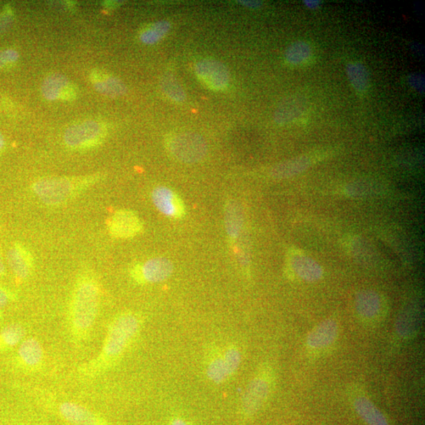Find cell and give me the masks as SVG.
<instances>
[{
  "mask_svg": "<svg viewBox=\"0 0 425 425\" xmlns=\"http://www.w3.org/2000/svg\"><path fill=\"white\" fill-rule=\"evenodd\" d=\"M310 165V160L306 157L290 160L274 168L273 175L276 177H285L303 171Z\"/></svg>",
  "mask_w": 425,
  "mask_h": 425,
  "instance_id": "27",
  "label": "cell"
},
{
  "mask_svg": "<svg viewBox=\"0 0 425 425\" xmlns=\"http://www.w3.org/2000/svg\"><path fill=\"white\" fill-rule=\"evenodd\" d=\"M16 295L9 288L0 284V310L5 308L10 303L15 301Z\"/></svg>",
  "mask_w": 425,
  "mask_h": 425,
  "instance_id": "29",
  "label": "cell"
},
{
  "mask_svg": "<svg viewBox=\"0 0 425 425\" xmlns=\"http://www.w3.org/2000/svg\"><path fill=\"white\" fill-rule=\"evenodd\" d=\"M356 309L357 314L365 321H377L382 314V301L376 293H363L357 296Z\"/></svg>",
  "mask_w": 425,
  "mask_h": 425,
  "instance_id": "18",
  "label": "cell"
},
{
  "mask_svg": "<svg viewBox=\"0 0 425 425\" xmlns=\"http://www.w3.org/2000/svg\"><path fill=\"white\" fill-rule=\"evenodd\" d=\"M43 97L48 100H59L72 97V86L67 77L60 74L49 75L41 86Z\"/></svg>",
  "mask_w": 425,
  "mask_h": 425,
  "instance_id": "16",
  "label": "cell"
},
{
  "mask_svg": "<svg viewBox=\"0 0 425 425\" xmlns=\"http://www.w3.org/2000/svg\"><path fill=\"white\" fill-rule=\"evenodd\" d=\"M238 3L244 6L245 8L251 10L259 9L262 6V3L260 1H248V0H244V1H238Z\"/></svg>",
  "mask_w": 425,
  "mask_h": 425,
  "instance_id": "32",
  "label": "cell"
},
{
  "mask_svg": "<svg viewBox=\"0 0 425 425\" xmlns=\"http://www.w3.org/2000/svg\"><path fill=\"white\" fill-rule=\"evenodd\" d=\"M26 338V329L18 323L10 324L0 330V354L19 346Z\"/></svg>",
  "mask_w": 425,
  "mask_h": 425,
  "instance_id": "22",
  "label": "cell"
},
{
  "mask_svg": "<svg viewBox=\"0 0 425 425\" xmlns=\"http://www.w3.org/2000/svg\"><path fill=\"white\" fill-rule=\"evenodd\" d=\"M170 425H189L184 419L180 417H176L172 419L170 422Z\"/></svg>",
  "mask_w": 425,
  "mask_h": 425,
  "instance_id": "35",
  "label": "cell"
},
{
  "mask_svg": "<svg viewBox=\"0 0 425 425\" xmlns=\"http://www.w3.org/2000/svg\"><path fill=\"white\" fill-rule=\"evenodd\" d=\"M161 88L165 96L172 101L182 103L186 99V93L175 77L167 75L162 77Z\"/></svg>",
  "mask_w": 425,
  "mask_h": 425,
  "instance_id": "26",
  "label": "cell"
},
{
  "mask_svg": "<svg viewBox=\"0 0 425 425\" xmlns=\"http://www.w3.org/2000/svg\"><path fill=\"white\" fill-rule=\"evenodd\" d=\"M7 260L10 270L21 281H26L32 275L34 259L23 244L15 243L11 246L8 251Z\"/></svg>",
  "mask_w": 425,
  "mask_h": 425,
  "instance_id": "14",
  "label": "cell"
},
{
  "mask_svg": "<svg viewBox=\"0 0 425 425\" xmlns=\"http://www.w3.org/2000/svg\"><path fill=\"white\" fill-rule=\"evenodd\" d=\"M152 199L155 208L166 216L181 218L186 214L183 200L169 188H155L152 194Z\"/></svg>",
  "mask_w": 425,
  "mask_h": 425,
  "instance_id": "12",
  "label": "cell"
},
{
  "mask_svg": "<svg viewBox=\"0 0 425 425\" xmlns=\"http://www.w3.org/2000/svg\"><path fill=\"white\" fill-rule=\"evenodd\" d=\"M338 334L337 322L328 319L311 330L306 338L307 348L314 352L326 350L335 342Z\"/></svg>",
  "mask_w": 425,
  "mask_h": 425,
  "instance_id": "13",
  "label": "cell"
},
{
  "mask_svg": "<svg viewBox=\"0 0 425 425\" xmlns=\"http://www.w3.org/2000/svg\"><path fill=\"white\" fill-rule=\"evenodd\" d=\"M195 72L199 81L212 91L226 90L230 82L227 67L215 59L199 61L195 66Z\"/></svg>",
  "mask_w": 425,
  "mask_h": 425,
  "instance_id": "9",
  "label": "cell"
},
{
  "mask_svg": "<svg viewBox=\"0 0 425 425\" xmlns=\"http://www.w3.org/2000/svg\"><path fill=\"white\" fill-rule=\"evenodd\" d=\"M408 81H409L410 86L415 89V90L420 93H424V78L422 75H411L409 78H408Z\"/></svg>",
  "mask_w": 425,
  "mask_h": 425,
  "instance_id": "30",
  "label": "cell"
},
{
  "mask_svg": "<svg viewBox=\"0 0 425 425\" xmlns=\"http://www.w3.org/2000/svg\"><path fill=\"white\" fill-rule=\"evenodd\" d=\"M225 221L228 239L233 244L239 239L243 228L241 211L233 200H229L226 205Z\"/></svg>",
  "mask_w": 425,
  "mask_h": 425,
  "instance_id": "21",
  "label": "cell"
},
{
  "mask_svg": "<svg viewBox=\"0 0 425 425\" xmlns=\"http://www.w3.org/2000/svg\"><path fill=\"white\" fill-rule=\"evenodd\" d=\"M142 326V318L135 312L125 311L116 315L108 324L99 354L78 368L80 376L92 379L113 370L136 342Z\"/></svg>",
  "mask_w": 425,
  "mask_h": 425,
  "instance_id": "1",
  "label": "cell"
},
{
  "mask_svg": "<svg viewBox=\"0 0 425 425\" xmlns=\"http://www.w3.org/2000/svg\"><path fill=\"white\" fill-rule=\"evenodd\" d=\"M108 227L112 237L130 239L141 233L143 224L135 212L123 209L111 216Z\"/></svg>",
  "mask_w": 425,
  "mask_h": 425,
  "instance_id": "11",
  "label": "cell"
},
{
  "mask_svg": "<svg viewBox=\"0 0 425 425\" xmlns=\"http://www.w3.org/2000/svg\"><path fill=\"white\" fill-rule=\"evenodd\" d=\"M101 290L96 276L83 273L77 277L67 310V328L76 344L91 337L99 313Z\"/></svg>",
  "mask_w": 425,
  "mask_h": 425,
  "instance_id": "2",
  "label": "cell"
},
{
  "mask_svg": "<svg viewBox=\"0 0 425 425\" xmlns=\"http://www.w3.org/2000/svg\"><path fill=\"white\" fill-rule=\"evenodd\" d=\"M5 147V141H4V138L1 134V132H0V153H1L3 152V150Z\"/></svg>",
  "mask_w": 425,
  "mask_h": 425,
  "instance_id": "36",
  "label": "cell"
},
{
  "mask_svg": "<svg viewBox=\"0 0 425 425\" xmlns=\"http://www.w3.org/2000/svg\"><path fill=\"white\" fill-rule=\"evenodd\" d=\"M312 55V48L308 43L296 41L287 48L284 58L289 65L297 66L308 63Z\"/></svg>",
  "mask_w": 425,
  "mask_h": 425,
  "instance_id": "24",
  "label": "cell"
},
{
  "mask_svg": "<svg viewBox=\"0 0 425 425\" xmlns=\"http://www.w3.org/2000/svg\"><path fill=\"white\" fill-rule=\"evenodd\" d=\"M105 128L99 122L87 120L72 125L66 130L63 141L67 147L75 150L90 148L102 141Z\"/></svg>",
  "mask_w": 425,
  "mask_h": 425,
  "instance_id": "7",
  "label": "cell"
},
{
  "mask_svg": "<svg viewBox=\"0 0 425 425\" xmlns=\"http://www.w3.org/2000/svg\"><path fill=\"white\" fill-rule=\"evenodd\" d=\"M92 78L94 88L104 96L113 98L119 97L127 92L125 83L114 76L98 72Z\"/></svg>",
  "mask_w": 425,
  "mask_h": 425,
  "instance_id": "20",
  "label": "cell"
},
{
  "mask_svg": "<svg viewBox=\"0 0 425 425\" xmlns=\"http://www.w3.org/2000/svg\"><path fill=\"white\" fill-rule=\"evenodd\" d=\"M166 144L173 158L188 164L204 159L208 150L206 139L195 132L173 133L167 137Z\"/></svg>",
  "mask_w": 425,
  "mask_h": 425,
  "instance_id": "4",
  "label": "cell"
},
{
  "mask_svg": "<svg viewBox=\"0 0 425 425\" xmlns=\"http://www.w3.org/2000/svg\"><path fill=\"white\" fill-rule=\"evenodd\" d=\"M275 375L270 366H264L251 379L243 395L241 407L244 415L253 416L267 402L273 389Z\"/></svg>",
  "mask_w": 425,
  "mask_h": 425,
  "instance_id": "5",
  "label": "cell"
},
{
  "mask_svg": "<svg viewBox=\"0 0 425 425\" xmlns=\"http://www.w3.org/2000/svg\"><path fill=\"white\" fill-rule=\"evenodd\" d=\"M6 271H7V270H6V266L4 264L2 254L1 253H0V277L4 276L6 274Z\"/></svg>",
  "mask_w": 425,
  "mask_h": 425,
  "instance_id": "34",
  "label": "cell"
},
{
  "mask_svg": "<svg viewBox=\"0 0 425 425\" xmlns=\"http://www.w3.org/2000/svg\"><path fill=\"white\" fill-rule=\"evenodd\" d=\"M19 58V55L15 50L7 49L0 51V68L16 63Z\"/></svg>",
  "mask_w": 425,
  "mask_h": 425,
  "instance_id": "28",
  "label": "cell"
},
{
  "mask_svg": "<svg viewBox=\"0 0 425 425\" xmlns=\"http://www.w3.org/2000/svg\"><path fill=\"white\" fill-rule=\"evenodd\" d=\"M92 178L43 177L32 184V192L41 202L55 206L68 203L92 186Z\"/></svg>",
  "mask_w": 425,
  "mask_h": 425,
  "instance_id": "3",
  "label": "cell"
},
{
  "mask_svg": "<svg viewBox=\"0 0 425 425\" xmlns=\"http://www.w3.org/2000/svg\"><path fill=\"white\" fill-rule=\"evenodd\" d=\"M241 362L242 353L238 346H228L210 356L206 362V377L212 383H225L237 372Z\"/></svg>",
  "mask_w": 425,
  "mask_h": 425,
  "instance_id": "6",
  "label": "cell"
},
{
  "mask_svg": "<svg viewBox=\"0 0 425 425\" xmlns=\"http://www.w3.org/2000/svg\"><path fill=\"white\" fill-rule=\"evenodd\" d=\"M171 29L170 21L161 20L148 26L139 34V40L147 46H153L162 40Z\"/></svg>",
  "mask_w": 425,
  "mask_h": 425,
  "instance_id": "25",
  "label": "cell"
},
{
  "mask_svg": "<svg viewBox=\"0 0 425 425\" xmlns=\"http://www.w3.org/2000/svg\"><path fill=\"white\" fill-rule=\"evenodd\" d=\"M59 413L67 422L72 425H111L87 407L72 402H63L59 406Z\"/></svg>",
  "mask_w": 425,
  "mask_h": 425,
  "instance_id": "15",
  "label": "cell"
},
{
  "mask_svg": "<svg viewBox=\"0 0 425 425\" xmlns=\"http://www.w3.org/2000/svg\"><path fill=\"white\" fill-rule=\"evenodd\" d=\"M353 405L356 412L368 425H389L382 411L366 396L355 397Z\"/></svg>",
  "mask_w": 425,
  "mask_h": 425,
  "instance_id": "19",
  "label": "cell"
},
{
  "mask_svg": "<svg viewBox=\"0 0 425 425\" xmlns=\"http://www.w3.org/2000/svg\"><path fill=\"white\" fill-rule=\"evenodd\" d=\"M304 3L310 10H317L321 6V2L317 0H305Z\"/></svg>",
  "mask_w": 425,
  "mask_h": 425,
  "instance_id": "33",
  "label": "cell"
},
{
  "mask_svg": "<svg viewBox=\"0 0 425 425\" xmlns=\"http://www.w3.org/2000/svg\"><path fill=\"white\" fill-rule=\"evenodd\" d=\"M16 366L27 373L41 370L44 363V350L36 338H25L19 345L15 357Z\"/></svg>",
  "mask_w": 425,
  "mask_h": 425,
  "instance_id": "10",
  "label": "cell"
},
{
  "mask_svg": "<svg viewBox=\"0 0 425 425\" xmlns=\"http://www.w3.org/2000/svg\"><path fill=\"white\" fill-rule=\"evenodd\" d=\"M346 75L355 90L364 94L370 87V76L366 66L359 61H352L346 66Z\"/></svg>",
  "mask_w": 425,
  "mask_h": 425,
  "instance_id": "23",
  "label": "cell"
},
{
  "mask_svg": "<svg viewBox=\"0 0 425 425\" xmlns=\"http://www.w3.org/2000/svg\"><path fill=\"white\" fill-rule=\"evenodd\" d=\"M306 110V103L303 98L290 97L279 105L274 114V120L278 125H287L303 116Z\"/></svg>",
  "mask_w": 425,
  "mask_h": 425,
  "instance_id": "17",
  "label": "cell"
},
{
  "mask_svg": "<svg viewBox=\"0 0 425 425\" xmlns=\"http://www.w3.org/2000/svg\"><path fill=\"white\" fill-rule=\"evenodd\" d=\"M12 22L13 14H11L10 10L5 11V12L0 14V32L8 29L10 25L12 24Z\"/></svg>",
  "mask_w": 425,
  "mask_h": 425,
  "instance_id": "31",
  "label": "cell"
},
{
  "mask_svg": "<svg viewBox=\"0 0 425 425\" xmlns=\"http://www.w3.org/2000/svg\"><path fill=\"white\" fill-rule=\"evenodd\" d=\"M2 318H3L2 314H1V313H0V321L2 320Z\"/></svg>",
  "mask_w": 425,
  "mask_h": 425,
  "instance_id": "37",
  "label": "cell"
},
{
  "mask_svg": "<svg viewBox=\"0 0 425 425\" xmlns=\"http://www.w3.org/2000/svg\"><path fill=\"white\" fill-rule=\"evenodd\" d=\"M172 262L166 258H153L134 265L130 276L138 284H157L165 281L172 273Z\"/></svg>",
  "mask_w": 425,
  "mask_h": 425,
  "instance_id": "8",
  "label": "cell"
}]
</instances>
